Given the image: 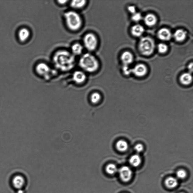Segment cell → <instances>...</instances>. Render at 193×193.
<instances>
[{
  "instance_id": "cell-1",
  "label": "cell",
  "mask_w": 193,
  "mask_h": 193,
  "mask_svg": "<svg viewBox=\"0 0 193 193\" xmlns=\"http://www.w3.org/2000/svg\"><path fill=\"white\" fill-rule=\"evenodd\" d=\"M53 61L55 67L57 70L64 72L71 70L75 65L74 56L71 53L65 50L56 52L53 56Z\"/></svg>"
},
{
  "instance_id": "cell-2",
  "label": "cell",
  "mask_w": 193,
  "mask_h": 193,
  "mask_svg": "<svg viewBox=\"0 0 193 193\" xmlns=\"http://www.w3.org/2000/svg\"><path fill=\"white\" fill-rule=\"evenodd\" d=\"M80 67L85 72L95 73L99 68V63L97 58L90 53L83 55L79 60Z\"/></svg>"
},
{
  "instance_id": "cell-3",
  "label": "cell",
  "mask_w": 193,
  "mask_h": 193,
  "mask_svg": "<svg viewBox=\"0 0 193 193\" xmlns=\"http://www.w3.org/2000/svg\"><path fill=\"white\" fill-rule=\"evenodd\" d=\"M64 17L67 27L70 30L78 31L82 26V19L78 12L73 11H68L65 12Z\"/></svg>"
},
{
  "instance_id": "cell-4",
  "label": "cell",
  "mask_w": 193,
  "mask_h": 193,
  "mask_svg": "<svg viewBox=\"0 0 193 193\" xmlns=\"http://www.w3.org/2000/svg\"><path fill=\"white\" fill-rule=\"evenodd\" d=\"M155 48L154 40L150 37H143L140 40L139 49L141 54L143 55H150L154 51Z\"/></svg>"
},
{
  "instance_id": "cell-5",
  "label": "cell",
  "mask_w": 193,
  "mask_h": 193,
  "mask_svg": "<svg viewBox=\"0 0 193 193\" xmlns=\"http://www.w3.org/2000/svg\"><path fill=\"white\" fill-rule=\"evenodd\" d=\"M83 43L84 47L88 51H93L96 49L98 41L96 36L92 33H88L83 38Z\"/></svg>"
},
{
  "instance_id": "cell-6",
  "label": "cell",
  "mask_w": 193,
  "mask_h": 193,
  "mask_svg": "<svg viewBox=\"0 0 193 193\" xmlns=\"http://www.w3.org/2000/svg\"><path fill=\"white\" fill-rule=\"evenodd\" d=\"M36 70L39 75L46 78H49L50 74L51 73V68L44 63H40L37 65Z\"/></svg>"
},
{
  "instance_id": "cell-7",
  "label": "cell",
  "mask_w": 193,
  "mask_h": 193,
  "mask_svg": "<svg viewBox=\"0 0 193 193\" xmlns=\"http://www.w3.org/2000/svg\"><path fill=\"white\" fill-rule=\"evenodd\" d=\"M119 175L122 181L125 182L131 180L133 176V172L128 166H124L119 169Z\"/></svg>"
},
{
  "instance_id": "cell-8",
  "label": "cell",
  "mask_w": 193,
  "mask_h": 193,
  "mask_svg": "<svg viewBox=\"0 0 193 193\" xmlns=\"http://www.w3.org/2000/svg\"><path fill=\"white\" fill-rule=\"evenodd\" d=\"M147 73V67L143 64H138V65H136L134 68L131 69V73H133L136 76H143L146 74Z\"/></svg>"
},
{
  "instance_id": "cell-9",
  "label": "cell",
  "mask_w": 193,
  "mask_h": 193,
  "mask_svg": "<svg viewBox=\"0 0 193 193\" xmlns=\"http://www.w3.org/2000/svg\"><path fill=\"white\" fill-rule=\"evenodd\" d=\"M73 81L78 84L84 83L87 79V76L84 72L81 71H76L74 72L73 75Z\"/></svg>"
},
{
  "instance_id": "cell-10",
  "label": "cell",
  "mask_w": 193,
  "mask_h": 193,
  "mask_svg": "<svg viewBox=\"0 0 193 193\" xmlns=\"http://www.w3.org/2000/svg\"><path fill=\"white\" fill-rule=\"evenodd\" d=\"M157 36L160 39L164 41L170 40L172 37V34L169 30L166 28L160 29L157 33Z\"/></svg>"
},
{
  "instance_id": "cell-11",
  "label": "cell",
  "mask_w": 193,
  "mask_h": 193,
  "mask_svg": "<svg viewBox=\"0 0 193 193\" xmlns=\"http://www.w3.org/2000/svg\"><path fill=\"white\" fill-rule=\"evenodd\" d=\"M121 59L124 65H128L133 61V56L129 52L126 51L122 54Z\"/></svg>"
},
{
  "instance_id": "cell-12",
  "label": "cell",
  "mask_w": 193,
  "mask_h": 193,
  "mask_svg": "<svg viewBox=\"0 0 193 193\" xmlns=\"http://www.w3.org/2000/svg\"><path fill=\"white\" fill-rule=\"evenodd\" d=\"M145 31L143 26L140 25H136L133 26L131 28V32L133 36L136 37H139Z\"/></svg>"
},
{
  "instance_id": "cell-13",
  "label": "cell",
  "mask_w": 193,
  "mask_h": 193,
  "mask_svg": "<svg viewBox=\"0 0 193 193\" xmlns=\"http://www.w3.org/2000/svg\"><path fill=\"white\" fill-rule=\"evenodd\" d=\"M25 181L24 178L21 176L18 175L14 177L12 180V184L15 188L17 189H20L24 185Z\"/></svg>"
},
{
  "instance_id": "cell-14",
  "label": "cell",
  "mask_w": 193,
  "mask_h": 193,
  "mask_svg": "<svg viewBox=\"0 0 193 193\" xmlns=\"http://www.w3.org/2000/svg\"><path fill=\"white\" fill-rule=\"evenodd\" d=\"M187 33L184 30L179 29L174 33V36L177 42H182L186 37Z\"/></svg>"
},
{
  "instance_id": "cell-15",
  "label": "cell",
  "mask_w": 193,
  "mask_h": 193,
  "mask_svg": "<svg viewBox=\"0 0 193 193\" xmlns=\"http://www.w3.org/2000/svg\"><path fill=\"white\" fill-rule=\"evenodd\" d=\"M144 21L145 24L147 26H152L156 24L157 19L156 16L152 14H149L147 15L144 18Z\"/></svg>"
},
{
  "instance_id": "cell-16",
  "label": "cell",
  "mask_w": 193,
  "mask_h": 193,
  "mask_svg": "<svg viewBox=\"0 0 193 193\" xmlns=\"http://www.w3.org/2000/svg\"><path fill=\"white\" fill-rule=\"evenodd\" d=\"M84 49L82 45L76 43L72 45L71 48V53L74 56L80 55L82 53Z\"/></svg>"
},
{
  "instance_id": "cell-17",
  "label": "cell",
  "mask_w": 193,
  "mask_h": 193,
  "mask_svg": "<svg viewBox=\"0 0 193 193\" xmlns=\"http://www.w3.org/2000/svg\"><path fill=\"white\" fill-rule=\"evenodd\" d=\"M180 80L182 84L184 85H188L192 82V77L190 73H185L180 76Z\"/></svg>"
},
{
  "instance_id": "cell-18",
  "label": "cell",
  "mask_w": 193,
  "mask_h": 193,
  "mask_svg": "<svg viewBox=\"0 0 193 193\" xmlns=\"http://www.w3.org/2000/svg\"><path fill=\"white\" fill-rule=\"evenodd\" d=\"M30 35L29 31L26 28H23L19 32V37L22 42H24L29 38Z\"/></svg>"
},
{
  "instance_id": "cell-19",
  "label": "cell",
  "mask_w": 193,
  "mask_h": 193,
  "mask_svg": "<svg viewBox=\"0 0 193 193\" xmlns=\"http://www.w3.org/2000/svg\"><path fill=\"white\" fill-rule=\"evenodd\" d=\"M86 1H73L70 3L71 7L76 9H82L87 4Z\"/></svg>"
},
{
  "instance_id": "cell-20",
  "label": "cell",
  "mask_w": 193,
  "mask_h": 193,
  "mask_svg": "<svg viewBox=\"0 0 193 193\" xmlns=\"http://www.w3.org/2000/svg\"><path fill=\"white\" fill-rule=\"evenodd\" d=\"M178 184L176 178L173 177H169L166 180L165 184L167 188H173L176 187Z\"/></svg>"
},
{
  "instance_id": "cell-21",
  "label": "cell",
  "mask_w": 193,
  "mask_h": 193,
  "mask_svg": "<svg viewBox=\"0 0 193 193\" xmlns=\"http://www.w3.org/2000/svg\"><path fill=\"white\" fill-rule=\"evenodd\" d=\"M142 161L140 156L138 155H133L130 158L129 162L132 166L137 167L140 165Z\"/></svg>"
},
{
  "instance_id": "cell-22",
  "label": "cell",
  "mask_w": 193,
  "mask_h": 193,
  "mask_svg": "<svg viewBox=\"0 0 193 193\" xmlns=\"http://www.w3.org/2000/svg\"><path fill=\"white\" fill-rule=\"evenodd\" d=\"M116 147L119 151L123 152L128 150V145L125 141L120 140L116 143Z\"/></svg>"
},
{
  "instance_id": "cell-23",
  "label": "cell",
  "mask_w": 193,
  "mask_h": 193,
  "mask_svg": "<svg viewBox=\"0 0 193 193\" xmlns=\"http://www.w3.org/2000/svg\"><path fill=\"white\" fill-rule=\"evenodd\" d=\"M118 169L115 165L113 164H108L106 167V171L110 175H113L117 172Z\"/></svg>"
},
{
  "instance_id": "cell-24",
  "label": "cell",
  "mask_w": 193,
  "mask_h": 193,
  "mask_svg": "<svg viewBox=\"0 0 193 193\" xmlns=\"http://www.w3.org/2000/svg\"><path fill=\"white\" fill-rule=\"evenodd\" d=\"M101 96L98 92H95L92 94L91 97V100L93 103H98L101 99Z\"/></svg>"
},
{
  "instance_id": "cell-25",
  "label": "cell",
  "mask_w": 193,
  "mask_h": 193,
  "mask_svg": "<svg viewBox=\"0 0 193 193\" xmlns=\"http://www.w3.org/2000/svg\"><path fill=\"white\" fill-rule=\"evenodd\" d=\"M158 50L159 53L161 54H164L167 51L168 47L167 45L164 43H160L158 46Z\"/></svg>"
},
{
  "instance_id": "cell-26",
  "label": "cell",
  "mask_w": 193,
  "mask_h": 193,
  "mask_svg": "<svg viewBox=\"0 0 193 193\" xmlns=\"http://www.w3.org/2000/svg\"><path fill=\"white\" fill-rule=\"evenodd\" d=\"M176 175L178 178L183 179L186 177V172L183 169H180L177 172Z\"/></svg>"
},
{
  "instance_id": "cell-27",
  "label": "cell",
  "mask_w": 193,
  "mask_h": 193,
  "mask_svg": "<svg viewBox=\"0 0 193 193\" xmlns=\"http://www.w3.org/2000/svg\"><path fill=\"white\" fill-rule=\"evenodd\" d=\"M131 18L132 19L134 22H139L142 19V15H141L140 13L136 12L135 13L133 14Z\"/></svg>"
},
{
  "instance_id": "cell-28",
  "label": "cell",
  "mask_w": 193,
  "mask_h": 193,
  "mask_svg": "<svg viewBox=\"0 0 193 193\" xmlns=\"http://www.w3.org/2000/svg\"><path fill=\"white\" fill-rule=\"evenodd\" d=\"M123 71L124 74L126 75H129L131 73V69L130 68L128 65H124Z\"/></svg>"
},
{
  "instance_id": "cell-29",
  "label": "cell",
  "mask_w": 193,
  "mask_h": 193,
  "mask_svg": "<svg viewBox=\"0 0 193 193\" xmlns=\"http://www.w3.org/2000/svg\"><path fill=\"white\" fill-rule=\"evenodd\" d=\"M135 150L138 153H141L143 150V146L142 144H139L136 146L135 147Z\"/></svg>"
},
{
  "instance_id": "cell-30",
  "label": "cell",
  "mask_w": 193,
  "mask_h": 193,
  "mask_svg": "<svg viewBox=\"0 0 193 193\" xmlns=\"http://www.w3.org/2000/svg\"><path fill=\"white\" fill-rule=\"evenodd\" d=\"M128 10L131 13L134 14L136 12L135 7L134 6H130L128 7Z\"/></svg>"
},
{
  "instance_id": "cell-31",
  "label": "cell",
  "mask_w": 193,
  "mask_h": 193,
  "mask_svg": "<svg viewBox=\"0 0 193 193\" xmlns=\"http://www.w3.org/2000/svg\"><path fill=\"white\" fill-rule=\"evenodd\" d=\"M188 68L190 73H192L193 71V63L192 62L190 64L188 65Z\"/></svg>"
},
{
  "instance_id": "cell-32",
  "label": "cell",
  "mask_w": 193,
  "mask_h": 193,
  "mask_svg": "<svg viewBox=\"0 0 193 193\" xmlns=\"http://www.w3.org/2000/svg\"><path fill=\"white\" fill-rule=\"evenodd\" d=\"M58 2L59 3V4L61 5H64L66 4V3H67L68 2V1H58Z\"/></svg>"
},
{
  "instance_id": "cell-33",
  "label": "cell",
  "mask_w": 193,
  "mask_h": 193,
  "mask_svg": "<svg viewBox=\"0 0 193 193\" xmlns=\"http://www.w3.org/2000/svg\"><path fill=\"white\" fill-rule=\"evenodd\" d=\"M18 193H23V191L22 190H20L18 191Z\"/></svg>"
},
{
  "instance_id": "cell-34",
  "label": "cell",
  "mask_w": 193,
  "mask_h": 193,
  "mask_svg": "<svg viewBox=\"0 0 193 193\" xmlns=\"http://www.w3.org/2000/svg\"></svg>"
}]
</instances>
